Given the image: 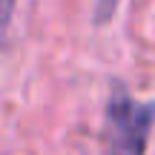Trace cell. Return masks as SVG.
<instances>
[{
  "mask_svg": "<svg viewBox=\"0 0 155 155\" xmlns=\"http://www.w3.org/2000/svg\"><path fill=\"white\" fill-rule=\"evenodd\" d=\"M155 127V104L135 101L121 83L112 86L104 121V155H147Z\"/></svg>",
  "mask_w": 155,
  "mask_h": 155,
  "instance_id": "obj_1",
  "label": "cell"
},
{
  "mask_svg": "<svg viewBox=\"0 0 155 155\" xmlns=\"http://www.w3.org/2000/svg\"><path fill=\"white\" fill-rule=\"evenodd\" d=\"M17 9V0H0V43H3V35L12 23V15Z\"/></svg>",
  "mask_w": 155,
  "mask_h": 155,
  "instance_id": "obj_2",
  "label": "cell"
}]
</instances>
